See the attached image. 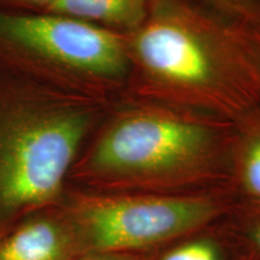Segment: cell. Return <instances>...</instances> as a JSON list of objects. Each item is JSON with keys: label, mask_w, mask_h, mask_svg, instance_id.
Here are the masks:
<instances>
[{"label": "cell", "mask_w": 260, "mask_h": 260, "mask_svg": "<svg viewBox=\"0 0 260 260\" xmlns=\"http://www.w3.org/2000/svg\"><path fill=\"white\" fill-rule=\"evenodd\" d=\"M126 35L146 99L235 124L260 109V29L152 0L145 23Z\"/></svg>", "instance_id": "1"}, {"label": "cell", "mask_w": 260, "mask_h": 260, "mask_svg": "<svg viewBox=\"0 0 260 260\" xmlns=\"http://www.w3.org/2000/svg\"><path fill=\"white\" fill-rule=\"evenodd\" d=\"M236 130L235 123L167 104L110 109L68 183L125 193H174L203 184L233 152Z\"/></svg>", "instance_id": "2"}, {"label": "cell", "mask_w": 260, "mask_h": 260, "mask_svg": "<svg viewBox=\"0 0 260 260\" xmlns=\"http://www.w3.org/2000/svg\"><path fill=\"white\" fill-rule=\"evenodd\" d=\"M110 109L0 67V235L60 203L75 161Z\"/></svg>", "instance_id": "3"}, {"label": "cell", "mask_w": 260, "mask_h": 260, "mask_svg": "<svg viewBox=\"0 0 260 260\" xmlns=\"http://www.w3.org/2000/svg\"><path fill=\"white\" fill-rule=\"evenodd\" d=\"M0 67L111 104L132 61L122 32L53 12L0 9Z\"/></svg>", "instance_id": "4"}, {"label": "cell", "mask_w": 260, "mask_h": 260, "mask_svg": "<svg viewBox=\"0 0 260 260\" xmlns=\"http://www.w3.org/2000/svg\"><path fill=\"white\" fill-rule=\"evenodd\" d=\"M59 206L77 254H136L189 236L225 212L223 200L212 194L99 191L69 183Z\"/></svg>", "instance_id": "5"}, {"label": "cell", "mask_w": 260, "mask_h": 260, "mask_svg": "<svg viewBox=\"0 0 260 260\" xmlns=\"http://www.w3.org/2000/svg\"><path fill=\"white\" fill-rule=\"evenodd\" d=\"M76 254L73 230L59 204L28 214L0 235V260H70Z\"/></svg>", "instance_id": "6"}, {"label": "cell", "mask_w": 260, "mask_h": 260, "mask_svg": "<svg viewBox=\"0 0 260 260\" xmlns=\"http://www.w3.org/2000/svg\"><path fill=\"white\" fill-rule=\"evenodd\" d=\"M152 0H56L46 12L69 16L122 32H132L148 17Z\"/></svg>", "instance_id": "7"}, {"label": "cell", "mask_w": 260, "mask_h": 260, "mask_svg": "<svg viewBox=\"0 0 260 260\" xmlns=\"http://www.w3.org/2000/svg\"><path fill=\"white\" fill-rule=\"evenodd\" d=\"M232 165L243 201L260 204V109L236 124Z\"/></svg>", "instance_id": "8"}, {"label": "cell", "mask_w": 260, "mask_h": 260, "mask_svg": "<svg viewBox=\"0 0 260 260\" xmlns=\"http://www.w3.org/2000/svg\"><path fill=\"white\" fill-rule=\"evenodd\" d=\"M229 23L260 29V0H198Z\"/></svg>", "instance_id": "9"}, {"label": "cell", "mask_w": 260, "mask_h": 260, "mask_svg": "<svg viewBox=\"0 0 260 260\" xmlns=\"http://www.w3.org/2000/svg\"><path fill=\"white\" fill-rule=\"evenodd\" d=\"M237 234L247 260H260V204L243 201L237 214Z\"/></svg>", "instance_id": "10"}, {"label": "cell", "mask_w": 260, "mask_h": 260, "mask_svg": "<svg viewBox=\"0 0 260 260\" xmlns=\"http://www.w3.org/2000/svg\"><path fill=\"white\" fill-rule=\"evenodd\" d=\"M158 260H226L220 246L212 239L198 237L162 253Z\"/></svg>", "instance_id": "11"}, {"label": "cell", "mask_w": 260, "mask_h": 260, "mask_svg": "<svg viewBox=\"0 0 260 260\" xmlns=\"http://www.w3.org/2000/svg\"><path fill=\"white\" fill-rule=\"evenodd\" d=\"M56 0H0V9L22 12H46Z\"/></svg>", "instance_id": "12"}, {"label": "cell", "mask_w": 260, "mask_h": 260, "mask_svg": "<svg viewBox=\"0 0 260 260\" xmlns=\"http://www.w3.org/2000/svg\"><path fill=\"white\" fill-rule=\"evenodd\" d=\"M70 260H144L136 254H124V253L111 252H86L73 256Z\"/></svg>", "instance_id": "13"}, {"label": "cell", "mask_w": 260, "mask_h": 260, "mask_svg": "<svg viewBox=\"0 0 260 260\" xmlns=\"http://www.w3.org/2000/svg\"><path fill=\"white\" fill-rule=\"evenodd\" d=\"M245 260H247V259H245Z\"/></svg>", "instance_id": "14"}]
</instances>
